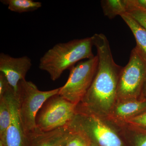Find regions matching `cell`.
Masks as SVG:
<instances>
[{
    "mask_svg": "<svg viewBox=\"0 0 146 146\" xmlns=\"http://www.w3.org/2000/svg\"><path fill=\"white\" fill-rule=\"evenodd\" d=\"M140 100H146V77L144 82L142 94H141Z\"/></svg>",
    "mask_w": 146,
    "mask_h": 146,
    "instance_id": "44dd1931",
    "label": "cell"
},
{
    "mask_svg": "<svg viewBox=\"0 0 146 146\" xmlns=\"http://www.w3.org/2000/svg\"><path fill=\"white\" fill-rule=\"evenodd\" d=\"M121 16L133 33L137 44L135 48L146 61V29L128 13Z\"/></svg>",
    "mask_w": 146,
    "mask_h": 146,
    "instance_id": "8fae6325",
    "label": "cell"
},
{
    "mask_svg": "<svg viewBox=\"0 0 146 146\" xmlns=\"http://www.w3.org/2000/svg\"><path fill=\"white\" fill-rule=\"evenodd\" d=\"M32 65L31 59L27 56L15 58L3 53L0 54V72L5 76L16 95L18 84L25 79Z\"/></svg>",
    "mask_w": 146,
    "mask_h": 146,
    "instance_id": "ba28073f",
    "label": "cell"
},
{
    "mask_svg": "<svg viewBox=\"0 0 146 146\" xmlns=\"http://www.w3.org/2000/svg\"><path fill=\"white\" fill-rule=\"evenodd\" d=\"M60 87L47 91L39 90L31 81L23 80L18 86V110L26 135L36 131V117L43 105L49 99L59 93Z\"/></svg>",
    "mask_w": 146,
    "mask_h": 146,
    "instance_id": "277c9868",
    "label": "cell"
},
{
    "mask_svg": "<svg viewBox=\"0 0 146 146\" xmlns=\"http://www.w3.org/2000/svg\"><path fill=\"white\" fill-rule=\"evenodd\" d=\"M68 128L69 133L66 146H90L87 139L81 133L69 127Z\"/></svg>",
    "mask_w": 146,
    "mask_h": 146,
    "instance_id": "2e32d148",
    "label": "cell"
},
{
    "mask_svg": "<svg viewBox=\"0 0 146 146\" xmlns=\"http://www.w3.org/2000/svg\"><path fill=\"white\" fill-rule=\"evenodd\" d=\"M146 77V61L134 48L128 63L120 73L117 101L140 100Z\"/></svg>",
    "mask_w": 146,
    "mask_h": 146,
    "instance_id": "5b68a950",
    "label": "cell"
},
{
    "mask_svg": "<svg viewBox=\"0 0 146 146\" xmlns=\"http://www.w3.org/2000/svg\"><path fill=\"white\" fill-rule=\"evenodd\" d=\"M93 46L91 37L56 44L40 58L39 68L48 72L51 79L55 81L65 70L80 60L94 57Z\"/></svg>",
    "mask_w": 146,
    "mask_h": 146,
    "instance_id": "7a4b0ae2",
    "label": "cell"
},
{
    "mask_svg": "<svg viewBox=\"0 0 146 146\" xmlns=\"http://www.w3.org/2000/svg\"><path fill=\"white\" fill-rule=\"evenodd\" d=\"M11 87L5 76L2 73L0 72V97L5 95Z\"/></svg>",
    "mask_w": 146,
    "mask_h": 146,
    "instance_id": "ffe728a7",
    "label": "cell"
},
{
    "mask_svg": "<svg viewBox=\"0 0 146 146\" xmlns=\"http://www.w3.org/2000/svg\"><path fill=\"white\" fill-rule=\"evenodd\" d=\"M98 64V56L79 62L70 68L68 80L60 87L58 95L78 105L81 101L91 86Z\"/></svg>",
    "mask_w": 146,
    "mask_h": 146,
    "instance_id": "8992f818",
    "label": "cell"
},
{
    "mask_svg": "<svg viewBox=\"0 0 146 146\" xmlns=\"http://www.w3.org/2000/svg\"><path fill=\"white\" fill-rule=\"evenodd\" d=\"M11 113L10 105L6 94L0 97V139L5 135L10 125Z\"/></svg>",
    "mask_w": 146,
    "mask_h": 146,
    "instance_id": "9a60e30c",
    "label": "cell"
},
{
    "mask_svg": "<svg viewBox=\"0 0 146 146\" xmlns=\"http://www.w3.org/2000/svg\"><path fill=\"white\" fill-rule=\"evenodd\" d=\"M146 109V100L117 101L106 118L114 123H124Z\"/></svg>",
    "mask_w": 146,
    "mask_h": 146,
    "instance_id": "30bf717a",
    "label": "cell"
},
{
    "mask_svg": "<svg viewBox=\"0 0 146 146\" xmlns=\"http://www.w3.org/2000/svg\"><path fill=\"white\" fill-rule=\"evenodd\" d=\"M101 3L105 16L110 19L128 12L127 0H103Z\"/></svg>",
    "mask_w": 146,
    "mask_h": 146,
    "instance_id": "4fadbf2b",
    "label": "cell"
},
{
    "mask_svg": "<svg viewBox=\"0 0 146 146\" xmlns=\"http://www.w3.org/2000/svg\"><path fill=\"white\" fill-rule=\"evenodd\" d=\"M77 106L58 94L52 97L43 105L36 115L37 129L48 132L68 126L75 115Z\"/></svg>",
    "mask_w": 146,
    "mask_h": 146,
    "instance_id": "52a82bcc",
    "label": "cell"
},
{
    "mask_svg": "<svg viewBox=\"0 0 146 146\" xmlns=\"http://www.w3.org/2000/svg\"><path fill=\"white\" fill-rule=\"evenodd\" d=\"M5 94L10 105L11 120L10 125L0 143L3 146H25L26 135L19 115L17 96L12 87Z\"/></svg>",
    "mask_w": 146,
    "mask_h": 146,
    "instance_id": "9c48e42d",
    "label": "cell"
},
{
    "mask_svg": "<svg viewBox=\"0 0 146 146\" xmlns=\"http://www.w3.org/2000/svg\"><path fill=\"white\" fill-rule=\"evenodd\" d=\"M68 127L83 135L90 146H126L117 126L107 118L76 108Z\"/></svg>",
    "mask_w": 146,
    "mask_h": 146,
    "instance_id": "3957f363",
    "label": "cell"
},
{
    "mask_svg": "<svg viewBox=\"0 0 146 146\" xmlns=\"http://www.w3.org/2000/svg\"><path fill=\"white\" fill-rule=\"evenodd\" d=\"M96 47L98 64L96 76L78 109L102 117H107L117 101V90L122 67L114 61L109 42L104 34L91 36Z\"/></svg>",
    "mask_w": 146,
    "mask_h": 146,
    "instance_id": "6da1fadb",
    "label": "cell"
},
{
    "mask_svg": "<svg viewBox=\"0 0 146 146\" xmlns=\"http://www.w3.org/2000/svg\"><path fill=\"white\" fill-rule=\"evenodd\" d=\"M128 13L138 23L146 29V11L134 10L131 11Z\"/></svg>",
    "mask_w": 146,
    "mask_h": 146,
    "instance_id": "ac0fdd59",
    "label": "cell"
},
{
    "mask_svg": "<svg viewBox=\"0 0 146 146\" xmlns=\"http://www.w3.org/2000/svg\"><path fill=\"white\" fill-rule=\"evenodd\" d=\"M0 146H3L2 145V144L1 143H0Z\"/></svg>",
    "mask_w": 146,
    "mask_h": 146,
    "instance_id": "7402d4cb",
    "label": "cell"
},
{
    "mask_svg": "<svg viewBox=\"0 0 146 146\" xmlns=\"http://www.w3.org/2000/svg\"><path fill=\"white\" fill-rule=\"evenodd\" d=\"M114 123L125 140L129 141L133 146H146V130L133 127L125 123Z\"/></svg>",
    "mask_w": 146,
    "mask_h": 146,
    "instance_id": "7c38bea8",
    "label": "cell"
},
{
    "mask_svg": "<svg viewBox=\"0 0 146 146\" xmlns=\"http://www.w3.org/2000/svg\"><path fill=\"white\" fill-rule=\"evenodd\" d=\"M128 12L134 10L146 11V0H127Z\"/></svg>",
    "mask_w": 146,
    "mask_h": 146,
    "instance_id": "d6986e66",
    "label": "cell"
},
{
    "mask_svg": "<svg viewBox=\"0 0 146 146\" xmlns=\"http://www.w3.org/2000/svg\"><path fill=\"white\" fill-rule=\"evenodd\" d=\"M11 11L18 13L31 12L42 7V3L33 0H1Z\"/></svg>",
    "mask_w": 146,
    "mask_h": 146,
    "instance_id": "5bb4252c",
    "label": "cell"
},
{
    "mask_svg": "<svg viewBox=\"0 0 146 146\" xmlns=\"http://www.w3.org/2000/svg\"><path fill=\"white\" fill-rule=\"evenodd\" d=\"M128 125L146 131V109L125 122Z\"/></svg>",
    "mask_w": 146,
    "mask_h": 146,
    "instance_id": "e0dca14e",
    "label": "cell"
}]
</instances>
